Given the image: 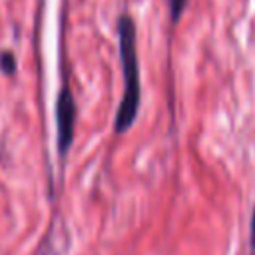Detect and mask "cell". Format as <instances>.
<instances>
[{"instance_id": "cell-1", "label": "cell", "mask_w": 255, "mask_h": 255, "mask_svg": "<svg viewBox=\"0 0 255 255\" xmlns=\"http://www.w3.org/2000/svg\"><path fill=\"white\" fill-rule=\"evenodd\" d=\"M118 36H120V58H122V70H124V98L118 108L116 129L126 131L135 120L137 106H139V68H137V54H135V26L129 14L120 16Z\"/></svg>"}, {"instance_id": "cell-2", "label": "cell", "mask_w": 255, "mask_h": 255, "mask_svg": "<svg viewBox=\"0 0 255 255\" xmlns=\"http://www.w3.org/2000/svg\"><path fill=\"white\" fill-rule=\"evenodd\" d=\"M76 126V102L68 86H64L56 100V135H58V151L64 157L74 139Z\"/></svg>"}, {"instance_id": "cell-3", "label": "cell", "mask_w": 255, "mask_h": 255, "mask_svg": "<svg viewBox=\"0 0 255 255\" xmlns=\"http://www.w3.org/2000/svg\"><path fill=\"white\" fill-rule=\"evenodd\" d=\"M0 70L8 76H12L16 72V58L12 52H2L0 54Z\"/></svg>"}, {"instance_id": "cell-4", "label": "cell", "mask_w": 255, "mask_h": 255, "mask_svg": "<svg viewBox=\"0 0 255 255\" xmlns=\"http://www.w3.org/2000/svg\"><path fill=\"white\" fill-rule=\"evenodd\" d=\"M167 2H169L171 20H173V22H177V20H179V16H181V12H183V8H185V2H187V0H167Z\"/></svg>"}, {"instance_id": "cell-5", "label": "cell", "mask_w": 255, "mask_h": 255, "mask_svg": "<svg viewBox=\"0 0 255 255\" xmlns=\"http://www.w3.org/2000/svg\"><path fill=\"white\" fill-rule=\"evenodd\" d=\"M253 231H255V215H253Z\"/></svg>"}]
</instances>
